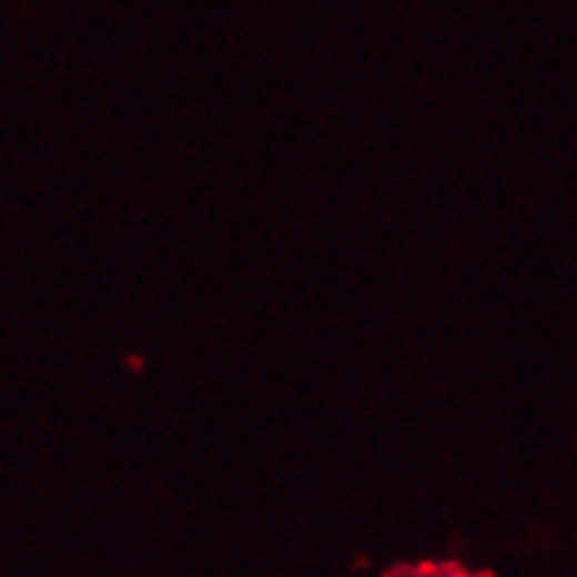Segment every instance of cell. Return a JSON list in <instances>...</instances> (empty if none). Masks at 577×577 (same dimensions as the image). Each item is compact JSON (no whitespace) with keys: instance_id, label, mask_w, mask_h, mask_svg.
<instances>
[{"instance_id":"1","label":"cell","mask_w":577,"mask_h":577,"mask_svg":"<svg viewBox=\"0 0 577 577\" xmlns=\"http://www.w3.org/2000/svg\"><path fill=\"white\" fill-rule=\"evenodd\" d=\"M435 577H468L466 571H459V569H446V571H437Z\"/></svg>"}]
</instances>
